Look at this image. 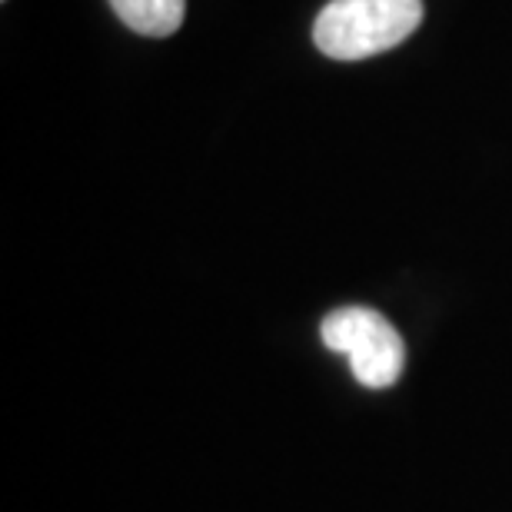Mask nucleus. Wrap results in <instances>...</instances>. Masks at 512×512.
<instances>
[{"instance_id":"f257e3e1","label":"nucleus","mask_w":512,"mask_h":512,"mask_svg":"<svg viewBox=\"0 0 512 512\" xmlns=\"http://www.w3.org/2000/svg\"><path fill=\"white\" fill-rule=\"evenodd\" d=\"M423 20V0H330L313 40L333 60H363L403 44Z\"/></svg>"},{"instance_id":"f03ea898","label":"nucleus","mask_w":512,"mask_h":512,"mask_svg":"<svg viewBox=\"0 0 512 512\" xmlns=\"http://www.w3.org/2000/svg\"><path fill=\"white\" fill-rule=\"evenodd\" d=\"M323 343L350 356L353 376L366 389H386L406 366V343L396 326L366 306H343L323 320Z\"/></svg>"},{"instance_id":"7ed1b4c3","label":"nucleus","mask_w":512,"mask_h":512,"mask_svg":"<svg viewBox=\"0 0 512 512\" xmlns=\"http://www.w3.org/2000/svg\"><path fill=\"white\" fill-rule=\"evenodd\" d=\"M117 17L143 37L177 34L187 14V0H110Z\"/></svg>"}]
</instances>
